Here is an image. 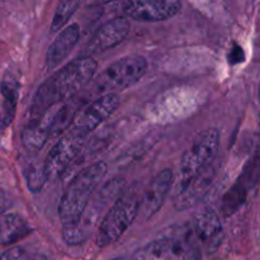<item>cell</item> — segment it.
<instances>
[{"label": "cell", "mask_w": 260, "mask_h": 260, "mask_svg": "<svg viewBox=\"0 0 260 260\" xmlns=\"http://www.w3.org/2000/svg\"><path fill=\"white\" fill-rule=\"evenodd\" d=\"M80 7V2H74V0H68V2H61L57 5L55 15H53L52 23H51V32H57L63 25L68 23V20L73 17L76 9Z\"/></svg>", "instance_id": "20"}, {"label": "cell", "mask_w": 260, "mask_h": 260, "mask_svg": "<svg viewBox=\"0 0 260 260\" xmlns=\"http://www.w3.org/2000/svg\"><path fill=\"white\" fill-rule=\"evenodd\" d=\"M112 260H126V259H121V258H117V259H112Z\"/></svg>", "instance_id": "25"}, {"label": "cell", "mask_w": 260, "mask_h": 260, "mask_svg": "<svg viewBox=\"0 0 260 260\" xmlns=\"http://www.w3.org/2000/svg\"><path fill=\"white\" fill-rule=\"evenodd\" d=\"M24 175L25 180H27L28 189L33 193L40 192L43 188V185H45V183L47 182L43 165L41 168L36 167V165H30V167L25 170Z\"/></svg>", "instance_id": "21"}, {"label": "cell", "mask_w": 260, "mask_h": 260, "mask_svg": "<svg viewBox=\"0 0 260 260\" xmlns=\"http://www.w3.org/2000/svg\"><path fill=\"white\" fill-rule=\"evenodd\" d=\"M259 98H260V86H259Z\"/></svg>", "instance_id": "26"}, {"label": "cell", "mask_w": 260, "mask_h": 260, "mask_svg": "<svg viewBox=\"0 0 260 260\" xmlns=\"http://www.w3.org/2000/svg\"><path fill=\"white\" fill-rule=\"evenodd\" d=\"M85 137L86 135L74 128L61 137L60 141L50 150L43 162V169L47 180L58 178L63 174L69 165L80 154L85 144Z\"/></svg>", "instance_id": "7"}, {"label": "cell", "mask_w": 260, "mask_h": 260, "mask_svg": "<svg viewBox=\"0 0 260 260\" xmlns=\"http://www.w3.org/2000/svg\"><path fill=\"white\" fill-rule=\"evenodd\" d=\"M0 260H46L43 256L32 258L27 250L22 246H14L0 254Z\"/></svg>", "instance_id": "22"}, {"label": "cell", "mask_w": 260, "mask_h": 260, "mask_svg": "<svg viewBox=\"0 0 260 260\" xmlns=\"http://www.w3.org/2000/svg\"><path fill=\"white\" fill-rule=\"evenodd\" d=\"M3 103L0 108V129H5L15 116L18 99H19V83L17 79L10 74L3 78L0 84Z\"/></svg>", "instance_id": "17"}, {"label": "cell", "mask_w": 260, "mask_h": 260, "mask_svg": "<svg viewBox=\"0 0 260 260\" xmlns=\"http://www.w3.org/2000/svg\"><path fill=\"white\" fill-rule=\"evenodd\" d=\"M220 150V132L216 128H208L198 135L192 146L183 154L180 160L178 187L200 175L215 162ZM177 187V188H178Z\"/></svg>", "instance_id": "4"}, {"label": "cell", "mask_w": 260, "mask_h": 260, "mask_svg": "<svg viewBox=\"0 0 260 260\" xmlns=\"http://www.w3.org/2000/svg\"><path fill=\"white\" fill-rule=\"evenodd\" d=\"M32 233L29 223L18 213L0 216V245H12Z\"/></svg>", "instance_id": "18"}, {"label": "cell", "mask_w": 260, "mask_h": 260, "mask_svg": "<svg viewBox=\"0 0 260 260\" xmlns=\"http://www.w3.org/2000/svg\"><path fill=\"white\" fill-rule=\"evenodd\" d=\"M12 198L8 196V193L5 190L0 189V216L4 215V212H7L12 207Z\"/></svg>", "instance_id": "24"}, {"label": "cell", "mask_w": 260, "mask_h": 260, "mask_svg": "<svg viewBox=\"0 0 260 260\" xmlns=\"http://www.w3.org/2000/svg\"><path fill=\"white\" fill-rule=\"evenodd\" d=\"M216 175V167L213 162L211 167L203 170L200 175L193 178L190 182L177 188L174 198V206L178 211H184L194 206L212 185Z\"/></svg>", "instance_id": "13"}, {"label": "cell", "mask_w": 260, "mask_h": 260, "mask_svg": "<svg viewBox=\"0 0 260 260\" xmlns=\"http://www.w3.org/2000/svg\"><path fill=\"white\" fill-rule=\"evenodd\" d=\"M134 260H202V250L194 234H174L142 246Z\"/></svg>", "instance_id": "5"}, {"label": "cell", "mask_w": 260, "mask_h": 260, "mask_svg": "<svg viewBox=\"0 0 260 260\" xmlns=\"http://www.w3.org/2000/svg\"><path fill=\"white\" fill-rule=\"evenodd\" d=\"M96 69V61L91 57L76 58L61 68L36 91L29 108L30 119L38 118L48 109L75 98L78 91L94 78Z\"/></svg>", "instance_id": "1"}, {"label": "cell", "mask_w": 260, "mask_h": 260, "mask_svg": "<svg viewBox=\"0 0 260 260\" xmlns=\"http://www.w3.org/2000/svg\"><path fill=\"white\" fill-rule=\"evenodd\" d=\"M173 178H174L173 170L165 169L150 182L142 200L145 217L151 218L162 207L173 185Z\"/></svg>", "instance_id": "14"}, {"label": "cell", "mask_w": 260, "mask_h": 260, "mask_svg": "<svg viewBox=\"0 0 260 260\" xmlns=\"http://www.w3.org/2000/svg\"><path fill=\"white\" fill-rule=\"evenodd\" d=\"M146 71L147 61L142 56H126L104 69L96 79L95 86L99 91H106V94L124 90L141 80Z\"/></svg>", "instance_id": "6"}, {"label": "cell", "mask_w": 260, "mask_h": 260, "mask_svg": "<svg viewBox=\"0 0 260 260\" xmlns=\"http://www.w3.org/2000/svg\"><path fill=\"white\" fill-rule=\"evenodd\" d=\"M260 179V147L249 159L235 184L226 192L222 198L221 211L225 216H231L245 203L250 190Z\"/></svg>", "instance_id": "8"}, {"label": "cell", "mask_w": 260, "mask_h": 260, "mask_svg": "<svg viewBox=\"0 0 260 260\" xmlns=\"http://www.w3.org/2000/svg\"><path fill=\"white\" fill-rule=\"evenodd\" d=\"M229 61L233 65H236V63H240L245 60V55H244V50L239 45H234V47L231 48L230 53L228 56Z\"/></svg>", "instance_id": "23"}, {"label": "cell", "mask_w": 260, "mask_h": 260, "mask_svg": "<svg viewBox=\"0 0 260 260\" xmlns=\"http://www.w3.org/2000/svg\"><path fill=\"white\" fill-rule=\"evenodd\" d=\"M79 111H80V104H79V102L75 98L56 106L51 136H57V135L66 131L69 126L74 123Z\"/></svg>", "instance_id": "19"}, {"label": "cell", "mask_w": 260, "mask_h": 260, "mask_svg": "<svg viewBox=\"0 0 260 260\" xmlns=\"http://www.w3.org/2000/svg\"><path fill=\"white\" fill-rule=\"evenodd\" d=\"M107 169L106 162H94L78 173L71 180L58 205V216L62 228H71L80 222L91 194L103 180Z\"/></svg>", "instance_id": "2"}, {"label": "cell", "mask_w": 260, "mask_h": 260, "mask_svg": "<svg viewBox=\"0 0 260 260\" xmlns=\"http://www.w3.org/2000/svg\"><path fill=\"white\" fill-rule=\"evenodd\" d=\"M194 238L201 250L212 254L217 250L223 241V228L217 213L211 208H206L196 217Z\"/></svg>", "instance_id": "11"}, {"label": "cell", "mask_w": 260, "mask_h": 260, "mask_svg": "<svg viewBox=\"0 0 260 260\" xmlns=\"http://www.w3.org/2000/svg\"><path fill=\"white\" fill-rule=\"evenodd\" d=\"M55 108L48 109L45 114L38 118L30 119L27 126L22 131V144L25 150L30 152H36L45 146L46 141L51 136L52 131L53 117H55Z\"/></svg>", "instance_id": "15"}, {"label": "cell", "mask_w": 260, "mask_h": 260, "mask_svg": "<svg viewBox=\"0 0 260 260\" xmlns=\"http://www.w3.org/2000/svg\"><path fill=\"white\" fill-rule=\"evenodd\" d=\"M129 22L126 18H114L102 24L89 41L86 50L90 53H99L116 47L127 37Z\"/></svg>", "instance_id": "12"}, {"label": "cell", "mask_w": 260, "mask_h": 260, "mask_svg": "<svg viewBox=\"0 0 260 260\" xmlns=\"http://www.w3.org/2000/svg\"><path fill=\"white\" fill-rule=\"evenodd\" d=\"M118 106L119 98L117 94H103L79 111L74 121V129L88 135L89 132L94 131L102 122L111 117Z\"/></svg>", "instance_id": "10"}, {"label": "cell", "mask_w": 260, "mask_h": 260, "mask_svg": "<svg viewBox=\"0 0 260 260\" xmlns=\"http://www.w3.org/2000/svg\"><path fill=\"white\" fill-rule=\"evenodd\" d=\"M140 207L141 200L136 192L123 193L102 218L95 238L96 245L104 248L116 243L132 225Z\"/></svg>", "instance_id": "3"}, {"label": "cell", "mask_w": 260, "mask_h": 260, "mask_svg": "<svg viewBox=\"0 0 260 260\" xmlns=\"http://www.w3.org/2000/svg\"><path fill=\"white\" fill-rule=\"evenodd\" d=\"M79 36H80V29L76 23L68 25L61 30L60 35L51 43L47 55H46V66L48 70H53L55 68H57L70 55V52L78 43Z\"/></svg>", "instance_id": "16"}, {"label": "cell", "mask_w": 260, "mask_h": 260, "mask_svg": "<svg viewBox=\"0 0 260 260\" xmlns=\"http://www.w3.org/2000/svg\"><path fill=\"white\" fill-rule=\"evenodd\" d=\"M182 9V3L178 0H140L129 2L124 5L126 17L137 22H162L177 15Z\"/></svg>", "instance_id": "9"}]
</instances>
